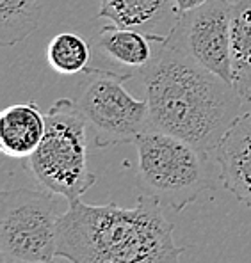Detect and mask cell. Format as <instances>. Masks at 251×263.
Segmentation results:
<instances>
[{"mask_svg": "<svg viewBox=\"0 0 251 263\" xmlns=\"http://www.w3.org/2000/svg\"><path fill=\"white\" fill-rule=\"evenodd\" d=\"M57 194L36 189H13L0 196L2 258L52 261L57 258L59 212Z\"/></svg>", "mask_w": 251, "mask_h": 263, "instance_id": "5b68a950", "label": "cell"}, {"mask_svg": "<svg viewBox=\"0 0 251 263\" xmlns=\"http://www.w3.org/2000/svg\"><path fill=\"white\" fill-rule=\"evenodd\" d=\"M231 0H208L178 18L169 36L203 68L231 80Z\"/></svg>", "mask_w": 251, "mask_h": 263, "instance_id": "52a82bcc", "label": "cell"}, {"mask_svg": "<svg viewBox=\"0 0 251 263\" xmlns=\"http://www.w3.org/2000/svg\"><path fill=\"white\" fill-rule=\"evenodd\" d=\"M87 128L77 100H56L46 110L43 141L27 158V171L34 180L66 201L79 199L96 183L87 164Z\"/></svg>", "mask_w": 251, "mask_h": 263, "instance_id": "277c9868", "label": "cell"}, {"mask_svg": "<svg viewBox=\"0 0 251 263\" xmlns=\"http://www.w3.org/2000/svg\"><path fill=\"white\" fill-rule=\"evenodd\" d=\"M223 187L251 206V110L242 112L214 152Z\"/></svg>", "mask_w": 251, "mask_h": 263, "instance_id": "ba28073f", "label": "cell"}, {"mask_svg": "<svg viewBox=\"0 0 251 263\" xmlns=\"http://www.w3.org/2000/svg\"><path fill=\"white\" fill-rule=\"evenodd\" d=\"M98 18L150 36L168 37L180 14L175 0H100Z\"/></svg>", "mask_w": 251, "mask_h": 263, "instance_id": "9c48e42d", "label": "cell"}, {"mask_svg": "<svg viewBox=\"0 0 251 263\" xmlns=\"http://www.w3.org/2000/svg\"><path fill=\"white\" fill-rule=\"evenodd\" d=\"M134 144L139 191L164 210L182 212L216 189L210 153L159 130H146Z\"/></svg>", "mask_w": 251, "mask_h": 263, "instance_id": "3957f363", "label": "cell"}, {"mask_svg": "<svg viewBox=\"0 0 251 263\" xmlns=\"http://www.w3.org/2000/svg\"><path fill=\"white\" fill-rule=\"evenodd\" d=\"M164 208L141 194L134 208L68 201L59 219L57 256L69 263H180L185 247Z\"/></svg>", "mask_w": 251, "mask_h": 263, "instance_id": "7a4b0ae2", "label": "cell"}, {"mask_svg": "<svg viewBox=\"0 0 251 263\" xmlns=\"http://www.w3.org/2000/svg\"><path fill=\"white\" fill-rule=\"evenodd\" d=\"M2 263H63V261H57V260H52V261H23V260H11V258H2Z\"/></svg>", "mask_w": 251, "mask_h": 263, "instance_id": "2e32d148", "label": "cell"}, {"mask_svg": "<svg viewBox=\"0 0 251 263\" xmlns=\"http://www.w3.org/2000/svg\"><path fill=\"white\" fill-rule=\"evenodd\" d=\"M46 132V114L36 102L14 103L0 114V149L7 158L27 160L38 148Z\"/></svg>", "mask_w": 251, "mask_h": 263, "instance_id": "30bf717a", "label": "cell"}, {"mask_svg": "<svg viewBox=\"0 0 251 263\" xmlns=\"http://www.w3.org/2000/svg\"><path fill=\"white\" fill-rule=\"evenodd\" d=\"M142 82L150 130L175 135L210 155L242 114L244 100L234 84L196 63L171 36Z\"/></svg>", "mask_w": 251, "mask_h": 263, "instance_id": "6da1fadb", "label": "cell"}, {"mask_svg": "<svg viewBox=\"0 0 251 263\" xmlns=\"http://www.w3.org/2000/svg\"><path fill=\"white\" fill-rule=\"evenodd\" d=\"M91 48L82 36L75 32H59L50 40L46 61L59 75H77L89 68Z\"/></svg>", "mask_w": 251, "mask_h": 263, "instance_id": "5bb4252c", "label": "cell"}, {"mask_svg": "<svg viewBox=\"0 0 251 263\" xmlns=\"http://www.w3.org/2000/svg\"><path fill=\"white\" fill-rule=\"evenodd\" d=\"M207 2H208V0H175V6H176V11H178V14L182 16L184 13L196 9V7L203 6V4H207Z\"/></svg>", "mask_w": 251, "mask_h": 263, "instance_id": "9a60e30c", "label": "cell"}, {"mask_svg": "<svg viewBox=\"0 0 251 263\" xmlns=\"http://www.w3.org/2000/svg\"><path fill=\"white\" fill-rule=\"evenodd\" d=\"M40 20V0H0V45L14 46L25 41Z\"/></svg>", "mask_w": 251, "mask_h": 263, "instance_id": "4fadbf2b", "label": "cell"}, {"mask_svg": "<svg viewBox=\"0 0 251 263\" xmlns=\"http://www.w3.org/2000/svg\"><path fill=\"white\" fill-rule=\"evenodd\" d=\"M231 80L246 103H251V0H231Z\"/></svg>", "mask_w": 251, "mask_h": 263, "instance_id": "7c38bea8", "label": "cell"}, {"mask_svg": "<svg viewBox=\"0 0 251 263\" xmlns=\"http://www.w3.org/2000/svg\"><path fill=\"white\" fill-rule=\"evenodd\" d=\"M84 73L89 79L77 103L93 130V144L96 148L134 144L139 135L150 130V109L146 98H136L125 87L132 73L98 68H87Z\"/></svg>", "mask_w": 251, "mask_h": 263, "instance_id": "8992f818", "label": "cell"}, {"mask_svg": "<svg viewBox=\"0 0 251 263\" xmlns=\"http://www.w3.org/2000/svg\"><path fill=\"white\" fill-rule=\"evenodd\" d=\"M168 37H157L136 29H125L114 23L103 25L96 37L98 50L113 63L123 66L129 71H148L157 61L159 52L155 45H160Z\"/></svg>", "mask_w": 251, "mask_h": 263, "instance_id": "8fae6325", "label": "cell"}]
</instances>
